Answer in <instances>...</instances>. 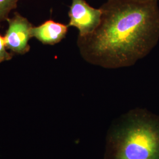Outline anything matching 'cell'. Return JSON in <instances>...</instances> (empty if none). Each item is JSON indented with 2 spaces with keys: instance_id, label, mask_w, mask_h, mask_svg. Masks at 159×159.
<instances>
[{
  "instance_id": "obj_5",
  "label": "cell",
  "mask_w": 159,
  "mask_h": 159,
  "mask_svg": "<svg viewBox=\"0 0 159 159\" xmlns=\"http://www.w3.org/2000/svg\"><path fill=\"white\" fill-rule=\"evenodd\" d=\"M68 25L50 19L31 30V36L44 45L54 46L66 38Z\"/></svg>"
},
{
  "instance_id": "obj_7",
  "label": "cell",
  "mask_w": 159,
  "mask_h": 159,
  "mask_svg": "<svg viewBox=\"0 0 159 159\" xmlns=\"http://www.w3.org/2000/svg\"><path fill=\"white\" fill-rule=\"evenodd\" d=\"M4 37L0 34V63L11 60L13 57V53L9 52L7 50Z\"/></svg>"
},
{
  "instance_id": "obj_2",
  "label": "cell",
  "mask_w": 159,
  "mask_h": 159,
  "mask_svg": "<svg viewBox=\"0 0 159 159\" xmlns=\"http://www.w3.org/2000/svg\"><path fill=\"white\" fill-rule=\"evenodd\" d=\"M104 159H159V116L135 108L111 126Z\"/></svg>"
},
{
  "instance_id": "obj_6",
  "label": "cell",
  "mask_w": 159,
  "mask_h": 159,
  "mask_svg": "<svg viewBox=\"0 0 159 159\" xmlns=\"http://www.w3.org/2000/svg\"><path fill=\"white\" fill-rule=\"evenodd\" d=\"M20 0H0V23L7 21L9 14L17 8Z\"/></svg>"
},
{
  "instance_id": "obj_4",
  "label": "cell",
  "mask_w": 159,
  "mask_h": 159,
  "mask_svg": "<svg viewBox=\"0 0 159 159\" xmlns=\"http://www.w3.org/2000/svg\"><path fill=\"white\" fill-rule=\"evenodd\" d=\"M8 29L4 36L6 47L14 54L24 55L29 52L30 46L29 42L32 38V24L27 18L16 12L14 16L7 21Z\"/></svg>"
},
{
  "instance_id": "obj_1",
  "label": "cell",
  "mask_w": 159,
  "mask_h": 159,
  "mask_svg": "<svg viewBox=\"0 0 159 159\" xmlns=\"http://www.w3.org/2000/svg\"><path fill=\"white\" fill-rule=\"evenodd\" d=\"M100 8L102 17L98 27L77 40L86 62L107 69L130 67L157 45L158 1L107 0Z\"/></svg>"
},
{
  "instance_id": "obj_8",
  "label": "cell",
  "mask_w": 159,
  "mask_h": 159,
  "mask_svg": "<svg viewBox=\"0 0 159 159\" xmlns=\"http://www.w3.org/2000/svg\"><path fill=\"white\" fill-rule=\"evenodd\" d=\"M140 1H159V0H140Z\"/></svg>"
},
{
  "instance_id": "obj_3",
  "label": "cell",
  "mask_w": 159,
  "mask_h": 159,
  "mask_svg": "<svg viewBox=\"0 0 159 159\" xmlns=\"http://www.w3.org/2000/svg\"><path fill=\"white\" fill-rule=\"evenodd\" d=\"M68 27L79 30L80 37L92 34L100 24L102 11L100 8H96L85 0H71L68 11Z\"/></svg>"
}]
</instances>
